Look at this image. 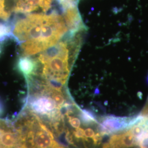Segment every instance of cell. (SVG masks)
I'll return each mask as SVG.
<instances>
[{
    "label": "cell",
    "instance_id": "obj_3",
    "mask_svg": "<svg viewBox=\"0 0 148 148\" xmlns=\"http://www.w3.org/2000/svg\"><path fill=\"white\" fill-rule=\"evenodd\" d=\"M131 118L127 117H117L109 115L104 117L99 124L98 129L104 135H109L127 129Z\"/></svg>",
    "mask_w": 148,
    "mask_h": 148
},
{
    "label": "cell",
    "instance_id": "obj_10",
    "mask_svg": "<svg viewBox=\"0 0 148 148\" xmlns=\"http://www.w3.org/2000/svg\"><path fill=\"white\" fill-rule=\"evenodd\" d=\"M130 130L132 133L134 137L137 138L139 137L144 132V129L140 125H139L138 124H136V125H134V126H133L132 127H131Z\"/></svg>",
    "mask_w": 148,
    "mask_h": 148
},
{
    "label": "cell",
    "instance_id": "obj_12",
    "mask_svg": "<svg viewBox=\"0 0 148 148\" xmlns=\"http://www.w3.org/2000/svg\"><path fill=\"white\" fill-rule=\"evenodd\" d=\"M84 134H85V137L86 138H93L95 135L94 131L90 128L85 130L84 131Z\"/></svg>",
    "mask_w": 148,
    "mask_h": 148
},
{
    "label": "cell",
    "instance_id": "obj_6",
    "mask_svg": "<svg viewBox=\"0 0 148 148\" xmlns=\"http://www.w3.org/2000/svg\"><path fill=\"white\" fill-rule=\"evenodd\" d=\"M16 66L20 73L29 79L37 70V62L36 59L30 58V56H23L18 59Z\"/></svg>",
    "mask_w": 148,
    "mask_h": 148
},
{
    "label": "cell",
    "instance_id": "obj_1",
    "mask_svg": "<svg viewBox=\"0 0 148 148\" xmlns=\"http://www.w3.org/2000/svg\"><path fill=\"white\" fill-rule=\"evenodd\" d=\"M68 29L64 17L56 13H32L16 21L13 36L21 43L23 56H31L59 42Z\"/></svg>",
    "mask_w": 148,
    "mask_h": 148
},
{
    "label": "cell",
    "instance_id": "obj_16",
    "mask_svg": "<svg viewBox=\"0 0 148 148\" xmlns=\"http://www.w3.org/2000/svg\"><path fill=\"white\" fill-rule=\"evenodd\" d=\"M2 52V43L0 42V54Z\"/></svg>",
    "mask_w": 148,
    "mask_h": 148
},
{
    "label": "cell",
    "instance_id": "obj_9",
    "mask_svg": "<svg viewBox=\"0 0 148 148\" xmlns=\"http://www.w3.org/2000/svg\"><path fill=\"white\" fill-rule=\"evenodd\" d=\"M10 15V12L6 8L5 0H0V19L6 21Z\"/></svg>",
    "mask_w": 148,
    "mask_h": 148
},
{
    "label": "cell",
    "instance_id": "obj_4",
    "mask_svg": "<svg viewBox=\"0 0 148 148\" xmlns=\"http://www.w3.org/2000/svg\"><path fill=\"white\" fill-rule=\"evenodd\" d=\"M12 11L19 13H30L41 10L47 12L51 8L52 0H13Z\"/></svg>",
    "mask_w": 148,
    "mask_h": 148
},
{
    "label": "cell",
    "instance_id": "obj_5",
    "mask_svg": "<svg viewBox=\"0 0 148 148\" xmlns=\"http://www.w3.org/2000/svg\"><path fill=\"white\" fill-rule=\"evenodd\" d=\"M64 7V19L68 29L72 32H77L81 27V19L76 6L74 4Z\"/></svg>",
    "mask_w": 148,
    "mask_h": 148
},
{
    "label": "cell",
    "instance_id": "obj_11",
    "mask_svg": "<svg viewBox=\"0 0 148 148\" xmlns=\"http://www.w3.org/2000/svg\"><path fill=\"white\" fill-rule=\"evenodd\" d=\"M69 123L70 124L71 126H72V127H74V128H75L76 129L80 127L81 122H80V120L77 117H69Z\"/></svg>",
    "mask_w": 148,
    "mask_h": 148
},
{
    "label": "cell",
    "instance_id": "obj_2",
    "mask_svg": "<svg viewBox=\"0 0 148 148\" xmlns=\"http://www.w3.org/2000/svg\"><path fill=\"white\" fill-rule=\"evenodd\" d=\"M70 48L68 41H61L42 52L36 59L42 81L58 88L67 82L70 72Z\"/></svg>",
    "mask_w": 148,
    "mask_h": 148
},
{
    "label": "cell",
    "instance_id": "obj_13",
    "mask_svg": "<svg viewBox=\"0 0 148 148\" xmlns=\"http://www.w3.org/2000/svg\"><path fill=\"white\" fill-rule=\"evenodd\" d=\"M63 3V6L75 4V0H60Z\"/></svg>",
    "mask_w": 148,
    "mask_h": 148
},
{
    "label": "cell",
    "instance_id": "obj_14",
    "mask_svg": "<svg viewBox=\"0 0 148 148\" xmlns=\"http://www.w3.org/2000/svg\"><path fill=\"white\" fill-rule=\"evenodd\" d=\"M2 130H3L2 125L1 122H0V148H5V147H3V145H2V144L1 143V133L2 132Z\"/></svg>",
    "mask_w": 148,
    "mask_h": 148
},
{
    "label": "cell",
    "instance_id": "obj_7",
    "mask_svg": "<svg viewBox=\"0 0 148 148\" xmlns=\"http://www.w3.org/2000/svg\"><path fill=\"white\" fill-rule=\"evenodd\" d=\"M12 36H13V34L11 24L6 22L0 21V42H3L7 39Z\"/></svg>",
    "mask_w": 148,
    "mask_h": 148
},
{
    "label": "cell",
    "instance_id": "obj_15",
    "mask_svg": "<svg viewBox=\"0 0 148 148\" xmlns=\"http://www.w3.org/2000/svg\"><path fill=\"white\" fill-rule=\"evenodd\" d=\"M103 148H114V147L111 145V144L109 143H105L103 146Z\"/></svg>",
    "mask_w": 148,
    "mask_h": 148
},
{
    "label": "cell",
    "instance_id": "obj_8",
    "mask_svg": "<svg viewBox=\"0 0 148 148\" xmlns=\"http://www.w3.org/2000/svg\"><path fill=\"white\" fill-rule=\"evenodd\" d=\"M121 143L123 148H130L136 144L135 137L130 130L122 133Z\"/></svg>",
    "mask_w": 148,
    "mask_h": 148
}]
</instances>
